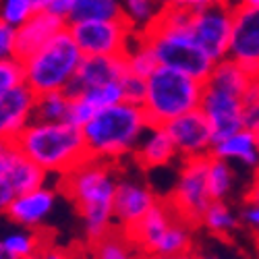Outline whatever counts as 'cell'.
I'll return each mask as SVG.
<instances>
[{
    "instance_id": "cell-1",
    "label": "cell",
    "mask_w": 259,
    "mask_h": 259,
    "mask_svg": "<svg viewBox=\"0 0 259 259\" xmlns=\"http://www.w3.org/2000/svg\"><path fill=\"white\" fill-rule=\"evenodd\" d=\"M118 185L116 164L85 158L58 179V189L83 222L88 245L114 228V193Z\"/></svg>"
},
{
    "instance_id": "cell-2",
    "label": "cell",
    "mask_w": 259,
    "mask_h": 259,
    "mask_svg": "<svg viewBox=\"0 0 259 259\" xmlns=\"http://www.w3.org/2000/svg\"><path fill=\"white\" fill-rule=\"evenodd\" d=\"M147 126L149 118L141 104L122 100L108 108H100L81 126L88 156L110 164L131 158Z\"/></svg>"
},
{
    "instance_id": "cell-3",
    "label": "cell",
    "mask_w": 259,
    "mask_h": 259,
    "mask_svg": "<svg viewBox=\"0 0 259 259\" xmlns=\"http://www.w3.org/2000/svg\"><path fill=\"white\" fill-rule=\"evenodd\" d=\"M189 17L191 9L164 7L158 21L141 35L156 52V58L162 67L177 69L199 81H205L215 62L199 48L195 37L191 35Z\"/></svg>"
},
{
    "instance_id": "cell-4",
    "label": "cell",
    "mask_w": 259,
    "mask_h": 259,
    "mask_svg": "<svg viewBox=\"0 0 259 259\" xmlns=\"http://www.w3.org/2000/svg\"><path fill=\"white\" fill-rule=\"evenodd\" d=\"M17 143L29 160H33L48 177L56 179L90 158L83 131L69 120L33 118L17 137Z\"/></svg>"
},
{
    "instance_id": "cell-5",
    "label": "cell",
    "mask_w": 259,
    "mask_h": 259,
    "mask_svg": "<svg viewBox=\"0 0 259 259\" xmlns=\"http://www.w3.org/2000/svg\"><path fill=\"white\" fill-rule=\"evenodd\" d=\"M203 98V81L183 71L160 67L145 79L143 110L152 124H168L191 110H195Z\"/></svg>"
},
{
    "instance_id": "cell-6",
    "label": "cell",
    "mask_w": 259,
    "mask_h": 259,
    "mask_svg": "<svg viewBox=\"0 0 259 259\" xmlns=\"http://www.w3.org/2000/svg\"><path fill=\"white\" fill-rule=\"evenodd\" d=\"M21 60H23L25 83L35 94L69 92L83 60V52L75 44L69 27H64L41 48Z\"/></svg>"
},
{
    "instance_id": "cell-7",
    "label": "cell",
    "mask_w": 259,
    "mask_h": 259,
    "mask_svg": "<svg viewBox=\"0 0 259 259\" xmlns=\"http://www.w3.org/2000/svg\"><path fill=\"white\" fill-rule=\"evenodd\" d=\"M67 27L83 56H122L135 37L122 17L71 19Z\"/></svg>"
},
{
    "instance_id": "cell-8",
    "label": "cell",
    "mask_w": 259,
    "mask_h": 259,
    "mask_svg": "<svg viewBox=\"0 0 259 259\" xmlns=\"http://www.w3.org/2000/svg\"><path fill=\"white\" fill-rule=\"evenodd\" d=\"M207 158L181 160L177 179L166 197L179 215L195 226H199L201 213L211 201L207 187Z\"/></svg>"
},
{
    "instance_id": "cell-9",
    "label": "cell",
    "mask_w": 259,
    "mask_h": 259,
    "mask_svg": "<svg viewBox=\"0 0 259 259\" xmlns=\"http://www.w3.org/2000/svg\"><path fill=\"white\" fill-rule=\"evenodd\" d=\"M232 17H234V5L232 3L211 5V7L191 11L189 31L193 37H195L199 48L213 62H218V60L228 56Z\"/></svg>"
},
{
    "instance_id": "cell-10",
    "label": "cell",
    "mask_w": 259,
    "mask_h": 259,
    "mask_svg": "<svg viewBox=\"0 0 259 259\" xmlns=\"http://www.w3.org/2000/svg\"><path fill=\"white\" fill-rule=\"evenodd\" d=\"M228 58L239 62L251 77H259V9L257 7L234 5Z\"/></svg>"
},
{
    "instance_id": "cell-11",
    "label": "cell",
    "mask_w": 259,
    "mask_h": 259,
    "mask_svg": "<svg viewBox=\"0 0 259 259\" xmlns=\"http://www.w3.org/2000/svg\"><path fill=\"white\" fill-rule=\"evenodd\" d=\"M168 133L175 141V147L179 152L181 160H191V158H207L213 147V128L205 114L195 108L175 120L166 124Z\"/></svg>"
},
{
    "instance_id": "cell-12",
    "label": "cell",
    "mask_w": 259,
    "mask_h": 259,
    "mask_svg": "<svg viewBox=\"0 0 259 259\" xmlns=\"http://www.w3.org/2000/svg\"><path fill=\"white\" fill-rule=\"evenodd\" d=\"M243 106H245L243 96L203 85V98L199 104V110L209 120L215 139L243 128Z\"/></svg>"
},
{
    "instance_id": "cell-13",
    "label": "cell",
    "mask_w": 259,
    "mask_h": 259,
    "mask_svg": "<svg viewBox=\"0 0 259 259\" xmlns=\"http://www.w3.org/2000/svg\"><path fill=\"white\" fill-rule=\"evenodd\" d=\"M56 203H58V189L41 185L31 191L17 193L7 209V215L19 228L39 230L50 220V215L56 209Z\"/></svg>"
},
{
    "instance_id": "cell-14",
    "label": "cell",
    "mask_w": 259,
    "mask_h": 259,
    "mask_svg": "<svg viewBox=\"0 0 259 259\" xmlns=\"http://www.w3.org/2000/svg\"><path fill=\"white\" fill-rule=\"evenodd\" d=\"M158 193L135 179H118L114 193V228L128 230L158 203Z\"/></svg>"
},
{
    "instance_id": "cell-15",
    "label": "cell",
    "mask_w": 259,
    "mask_h": 259,
    "mask_svg": "<svg viewBox=\"0 0 259 259\" xmlns=\"http://www.w3.org/2000/svg\"><path fill=\"white\" fill-rule=\"evenodd\" d=\"M0 177L7 179L15 193L37 189L48 183V175L29 160L17 139H0Z\"/></svg>"
},
{
    "instance_id": "cell-16",
    "label": "cell",
    "mask_w": 259,
    "mask_h": 259,
    "mask_svg": "<svg viewBox=\"0 0 259 259\" xmlns=\"http://www.w3.org/2000/svg\"><path fill=\"white\" fill-rule=\"evenodd\" d=\"M37 94L27 83L0 94V139H17L35 118Z\"/></svg>"
},
{
    "instance_id": "cell-17",
    "label": "cell",
    "mask_w": 259,
    "mask_h": 259,
    "mask_svg": "<svg viewBox=\"0 0 259 259\" xmlns=\"http://www.w3.org/2000/svg\"><path fill=\"white\" fill-rule=\"evenodd\" d=\"M131 158L143 170H162V168H170L175 162H181L166 124H152V122L143 131Z\"/></svg>"
},
{
    "instance_id": "cell-18",
    "label": "cell",
    "mask_w": 259,
    "mask_h": 259,
    "mask_svg": "<svg viewBox=\"0 0 259 259\" xmlns=\"http://www.w3.org/2000/svg\"><path fill=\"white\" fill-rule=\"evenodd\" d=\"M209 156L222 158V160L230 162L232 166H236L239 170L257 175V170H259V137L253 131H249L247 126H243L230 135L215 139Z\"/></svg>"
},
{
    "instance_id": "cell-19",
    "label": "cell",
    "mask_w": 259,
    "mask_h": 259,
    "mask_svg": "<svg viewBox=\"0 0 259 259\" xmlns=\"http://www.w3.org/2000/svg\"><path fill=\"white\" fill-rule=\"evenodd\" d=\"M64 27H67V19L54 15L48 9L35 11L25 23L17 27V56L19 58L29 56Z\"/></svg>"
},
{
    "instance_id": "cell-20",
    "label": "cell",
    "mask_w": 259,
    "mask_h": 259,
    "mask_svg": "<svg viewBox=\"0 0 259 259\" xmlns=\"http://www.w3.org/2000/svg\"><path fill=\"white\" fill-rule=\"evenodd\" d=\"M175 215H177V211L170 205L168 199H158V203L149 209L133 228L126 230V236H128V241L133 243L135 251L149 255V251H152L156 241L162 236V232L175 220Z\"/></svg>"
},
{
    "instance_id": "cell-21",
    "label": "cell",
    "mask_w": 259,
    "mask_h": 259,
    "mask_svg": "<svg viewBox=\"0 0 259 259\" xmlns=\"http://www.w3.org/2000/svg\"><path fill=\"white\" fill-rule=\"evenodd\" d=\"M126 73L124 56H83L77 75L69 88V94H81L94 85L116 81Z\"/></svg>"
},
{
    "instance_id": "cell-22",
    "label": "cell",
    "mask_w": 259,
    "mask_h": 259,
    "mask_svg": "<svg viewBox=\"0 0 259 259\" xmlns=\"http://www.w3.org/2000/svg\"><path fill=\"white\" fill-rule=\"evenodd\" d=\"M195 224H191L185 220L183 215H175V220L168 224V228L162 232V236L156 241L152 247L149 255L154 257H166V259H175V257H187L193 253L195 247Z\"/></svg>"
},
{
    "instance_id": "cell-23",
    "label": "cell",
    "mask_w": 259,
    "mask_h": 259,
    "mask_svg": "<svg viewBox=\"0 0 259 259\" xmlns=\"http://www.w3.org/2000/svg\"><path fill=\"white\" fill-rule=\"evenodd\" d=\"M199 226L205 228L209 234L220 236V239H228L236 232V228L241 226V215L228 201L211 199L209 205L203 209Z\"/></svg>"
},
{
    "instance_id": "cell-24",
    "label": "cell",
    "mask_w": 259,
    "mask_h": 259,
    "mask_svg": "<svg viewBox=\"0 0 259 259\" xmlns=\"http://www.w3.org/2000/svg\"><path fill=\"white\" fill-rule=\"evenodd\" d=\"M251 79L253 77L241 67L239 62H234L232 58L226 56V58L218 60L211 67V71L205 77L203 85H209V88H220V90L243 96L247 92V88H249Z\"/></svg>"
},
{
    "instance_id": "cell-25",
    "label": "cell",
    "mask_w": 259,
    "mask_h": 259,
    "mask_svg": "<svg viewBox=\"0 0 259 259\" xmlns=\"http://www.w3.org/2000/svg\"><path fill=\"white\" fill-rule=\"evenodd\" d=\"M207 187L211 199L228 201L239 187V168L230 162L209 156L207 158Z\"/></svg>"
},
{
    "instance_id": "cell-26",
    "label": "cell",
    "mask_w": 259,
    "mask_h": 259,
    "mask_svg": "<svg viewBox=\"0 0 259 259\" xmlns=\"http://www.w3.org/2000/svg\"><path fill=\"white\" fill-rule=\"evenodd\" d=\"M162 9L160 0H120V17L135 33H145L152 27Z\"/></svg>"
},
{
    "instance_id": "cell-27",
    "label": "cell",
    "mask_w": 259,
    "mask_h": 259,
    "mask_svg": "<svg viewBox=\"0 0 259 259\" xmlns=\"http://www.w3.org/2000/svg\"><path fill=\"white\" fill-rule=\"evenodd\" d=\"M5 249L7 259H31L37 257L44 249L41 245V234L37 230H29V228H21L15 232H9L7 236L0 239Z\"/></svg>"
},
{
    "instance_id": "cell-28",
    "label": "cell",
    "mask_w": 259,
    "mask_h": 259,
    "mask_svg": "<svg viewBox=\"0 0 259 259\" xmlns=\"http://www.w3.org/2000/svg\"><path fill=\"white\" fill-rule=\"evenodd\" d=\"M122 56H124L126 71L135 73L139 77H145V79L160 67V62L156 58V52L152 50V46L147 44V39L141 33H135L131 46L126 48V52Z\"/></svg>"
},
{
    "instance_id": "cell-29",
    "label": "cell",
    "mask_w": 259,
    "mask_h": 259,
    "mask_svg": "<svg viewBox=\"0 0 259 259\" xmlns=\"http://www.w3.org/2000/svg\"><path fill=\"white\" fill-rule=\"evenodd\" d=\"M90 247L94 249V255L102 257V259H124L135 253L133 243L128 241L126 232L120 228H116V230L112 228L110 232L100 236L98 241H94Z\"/></svg>"
},
{
    "instance_id": "cell-30",
    "label": "cell",
    "mask_w": 259,
    "mask_h": 259,
    "mask_svg": "<svg viewBox=\"0 0 259 259\" xmlns=\"http://www.w3.org/2000/svg\"><path fill=\"white\" fill-rule=\"evenodd\" d=\"M69 92H46L35 98V118L39 120H67L69 112Z\"/></svg>"
},
{
    "instance_id": "cell-31",
    "label": "cell",
    "mask_w": 259,
    "mask_h": 259,
    "mask_svg": "<svg viewBox=\"0 0 259 259\" xmlns=\"http://www.w3.org/2000/svg\"><path fill=\"white\" fill-rule=\"evenodd\" d=\"M120 17V0H79L71 19H114Z\"/></svg>"
},
{
    "instance_id": "cell-32",
    "label": "cell",
    "mask_w": 259,
    "mask_h": 259,
    "mask_svg": "<svg viewBox=\"0 0 259 259\" xmlns=\"http://www.w3.org/2000/svg\"><path fill=\"white\" fill-rule=\"evenodd\" d=\"M77 96H83L85 100H88V102L96 108V110H100V108H108V106L118 104V102L124 100L120 79H116V81H106V83H100V85H94V88L83 90V92L77 94Z\"/></svg>"
},
{
    "instance_id": "cell-33",
    "label": "cell",
    "mask_w": 259,
    "mask_h": 259,
    "mask_svg": "<svg viewBox=\"0 0 259 259\" xmlns=\"http://www.w3.org/2000/svg\"><path fill=\"white\" fill-rule=\"evenodd\" d=\"M243 126L259 137V77H253L243 94Z\"/></svg>"
},
{
    "instance_id": "cell-34",
    "label": "cell",
    "mask_w": 259,
    "mask_h": 259,
    "mask_svg": "<svg viewBox=\"0 0 259 259\" xmlns=\"http://www.w3.org/2000/svg\"><path fill=\"white\" fill-rule=\"evenodd\" d=\"M35 11L37 9L31 0H0V19L15 27L25 23Z\"/></svg>"
},
{
    "instance_id": "cell-35",
    "label": "cell",
    "mask_w": 259,
    "mask_h": 259,
    "mask_svg": "<svg viewBox=\"0 0 259 259\" xmlns=\"http://www.w3.org/2000/svg\"><path fill=\"white\" fill-rule=\"evenodd\" d=\"M25 83L23 73V60L19 56L13 58H0V94H5L17 85Z\"/></svg>"
},
{
    "instance_id": "cell-36",
    "label": "cell",
    "mask_w": 259,
    "mask_h": 259,
    "mask_svg": "<svg viewBox=\"0 0 259 259\" xmlns=\"http://www.w3.org/2000/svg\"><path fill=\"white\" fill-rule=\"evenodd\" d=\"M96 112V108L85 100L83 96H77V94H71V102H69V112H67V120L75 126H83L88 122Z\"/></svg>"
},
{
    "instance_id": "cell-37",
    "label": "cell",
    "mask_w": 259,
    "mask_h": 259,
    "mask_svg": "<svg viewBox=\"0 0 259 259\" xmlns=\"http://www.w3.org/2000/svg\"><path fill=\"white\" fill-rule=\"evenodd\" d=\"M120 85H122V96L126 102H135L141 104L143 96H145V77H139L135 73H124L120 77Z\"/></svg>"
},
{
    "instance_id": "cell-38",
    "label": "cell",
    "mask_w": 259,
    "mask_h": 259,
    "mask_svg": "<svg viewBox=\"0 0 259 259\" xmlns=\"http://www.w3.org/2000/svg\"><path fill=\"white\" fill-rule=\"evenodd\" d=\"M17 56V27L0 19V58Z\"/></svg>"
},
{
    "instance_id": "cell-39",
    "label": "cell",
    "mask_w": 259,
    "mask_h": 259,
    "mask_svg": "<svg viewBox=\"0 0 259 259\" xmlns=\"http://www.w3.org/2000/svg\"><path fill=\"white\" fill-rule=\"evenodd\" d=\"M239 215H241V224H245L249 230L259 234V201L257 199H247Z\"/></svg>"
},
{
    "instance_id": "cell-40",
    "label": "cell",
    "mask_w": 259,
    "mask_h": 259,
    "mask_svg": "<svg viewBox=\"0 0 259 259\" xmlns=\"http://www.w3.org/2000/svg\"><path fill=\"white\" fill-rule=\"evenodd\" d=\"M222 3H232V0H160L162 7H185V9H203L211 5H222Z\"/></svg>"
},
{
    "instance_id": "cell-41",
    "label": "cell",
    "mask_w": 259,
    "mask_h": 259,
    "mask_svg": "<svg viewBox=\"0 0 259 259\" xmlns=\"http://www.w3.org/2000/svg\"><path fill=\"white\" fill-rule=\"evenodd\" d=\"M77 3H79V0H50L48 11H52L54 15H58V17H62V19L69 21V17H71V13L75 11Z\"/></svg>"
},
{
    "instance_id": "cell-42",
    "label": "cell",
    "mask_w": 259,
    "mask_h": 259,
    "mask_svg": "<svg viewBox=\"0 0 259 259\" xmlns=\"http://www.w3.org/2000/svg\"><path fill=\"white\" fill-rule=\"evenodd\" d=\"M15 195H17V193L9 185V181L0 177V215H7V209H9V205H11Z\"/></svg>"
},
{
    "instance_id": "cell-43",
    "label": "cell",
    "mask_w": 259,
    "mask_h": 259,
    "mask_svg": "<svg viewBox=\"0 0 259 259\" xmlns=\"http://www.w3.org/2000/svg\"><path fill=\"white\" fill-rule=\"evenodd\" d=\"M31 3L35 5V9H37V11H44V9H48V7H50V0H31Z\"/></svg>"
},
{
    "instance_id": "cell-44",
    "label": "cell",
    "mask_w": 259,
    "mask_h": 259,
    "mask_svg": "<svg viewBox=\"0 0 259 259\" xmlns=\"http://www.w3.org/2000/svg\"><path fill=\"white\" fill-rule=\"evenodd\" d=\"M232 5H247V7H257L259 9V0H234Z\"/></svg>"
},
{
    "instance_id": "cell-45",
    "label": "cell",
    "mask_w": 259,
    "mask_h": 259,
    "mask_svg": "<svg viewBox=\"0 0 259 259\" xmlns=\"http://www.w3.org/2000/svg\"><path fill=\"white\" fill-rule=\"evenodd\" d=\"M0 259H7V255H5V249H3V243H0Z\"/></svg>"
},
{
    "instance_id": "cell-46",
    "label": "cell",
    "mask_w": 259,
    "mask_h": 259,
    "mask_svg": "<svg viewBox=\"0 0 259 259\" xmlns=\"http://www.w3.org/2000/svg\"><path fill=\"white\" fill-rule=\"evenodd\" d=\"M257 172H259V170H257Z\"/></svg>"
}]
</instances>
